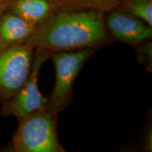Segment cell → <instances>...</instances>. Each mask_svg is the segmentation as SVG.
<instances>
[{"mask_svg":"<svg viewBox=\"0 0 152 152\" xmlns=\"http://www.w3.org/2000/svg\"><path fill=\"white\" fill-rule=\"evenodd\" d=\"M104 11H64L49 16L24 44L47 51L94 48L108 40Z\"/></svg>","mask_w":152,"mask_h":152,"instance_id":"1","label":"cell"},{"mask_svg":"<svg viewBox=\"0 0 152 152\" xmlns=\"http://www.w3.org/2000/svg\"><path fill=\"white\" fill-rule=\"evenodd\" d=\"M54 117L47 109L28 114L20 121L13 138L16 152H64L58 142Z\"/></svg>","mask_w":152,"mask_h":152,"instance_id":"2","label":"cell"},{"mask_svg":"<svg viewBox=\"0 0 152 152\" xmlns=\"http://www.w3.org/2000/svg\"><path fill=\"white\" fill-rule=\"evenodd\" d=\"M94 52L92 48H86L75 52L60 51L52 54L56 71V82L48 99L47 109L54 116L64 107L74 81L85 63Z\"/></svg>","mask_w":152,"mask_h":152,"instance_id":"3","label":"cell"},{"mask_svg":"<svg viewBox=\"0 0 152 152\" xmlns=\"http://www.w3.org/2000/svg\"><path fill=\"white\" fill-rule=\"evenodd\" d=\"M33 49L22 44L0 51L1 99H10L26 81L31 69Z\"/></svg>","mask_w":152,"mask_h":152,"instance_id":"4","label":"cell"},{"mask_svg":"<svg viewBox=\"0 0 152 152\" xmlns=\"http://www.w3.org/2000/svg\"><path fill=\"white\" fill-rule=\"evenodd\" d=\"M49 56V51L37 49L28 77L21 88L7 101L2 108L4 115H13L20 121L25 116L37 110L47 109L48 99L42 96L38 88V77L41 66Z\"/></svg>","mask_w":152,"mask_h":152,"instance_id":"5","label":"cell"},{"mask_svg":"<svg viewBox=\"0 0 152 152\" xmlns=\"http://www.w3.org/2000/svg\"><path fill=\"white\" fill-rule=\"evenodd\" d=\"M106 26L113 37L131 45L143 43L152 37L151 26L122 9L108 16Z\"/></svg>","mask_w":152,"mask_h":152,"instance_id":"6","label":"cell"},{"mask_svg":"<svg viewBox=\"0 0 152 152\" xmlns=\"http://www.w3.org/2000/svg\"><path fill=\"white\" fill-rule=\"evenodd\" d=\"M37 26L30 23L15 14L0 18V51L22 45L34 33Z\"/></svg>","mask_w":152,"mask_h":152,"instance_id":"7","label":"cell"},{"mask_svg":"<svg viewBox=\"0 0 152 152\" xmlns=\"http://www.w3.org/2000/svg\"><path fill=\"white\" fill-rule=\"evenodd\" d=\"M53 7L49 0H17L12 11L30 23L38 26L50 16Z\"/></svg>","mask_w":152,"mask_h":152,"instance_id":"8","label":"cell"},{"mask_svg":"<svg viewBox=\"0 0 152 152\" xmlns=\"http://www.w3.org/2000/svg\"><path fill=\"white\" fill-rule=\"evenodd\" d=\"M55 7L105 11L115 8L122 0H49Z\"/></svg>","mask_w":152,"mask_h":152,"instance_id":"9","label":"cell"},{"mask_svg":"<svg viewBox=\"0 0 152 152\" xmlns=\"http://www.w3.org/2000/svg\"><path fill=\"white\" fill-rule=\"evenodd\" d=\"M122 10L152 26V0H122Z\"/></svg>","mask_w":152,"mask_h":152,"instance_id":"10","label":"cell"},{"mask_svg":"<svg viewBox=\"0 0 152 152\" xmlns=\"http://www.w3.org/2000/svg\"><path fill=\"white\" fill-rule=\"evenodd\" d=\"M144 44L139 46L136 49L138 60L145 66L148 71L151 70V42L145 41Z\"/></svg>","mask_w":152,"mask_h":152,"instance_id":"11","label":"cell"},{"mask_svg":"<svg viewBox=\"0 0 152 152\" xmlns=\"http://www.w3.org/2000/svg\"><path fill=\"white\" fill-rule=\"evenodd\" d=\"M152 136H151V131H150L148 133L147 138H146V142H144V149L147 151H151L152 149Z\"/></svg>","mask_w":152,"mask_h":152,"instance_id":"12","label":"cell"},{"mask_svg":"<svg viewBox=\"0 0 152 152\" xmlns=\"http://www.w3.org/2000/svg\"><path fill=\"white\" fill-rule=\"evenodd\" d=\"M4 9V4L3 2L0 1V18H1V15H2Z\"/></svg>","mask_w":152,"mask_h":152,"instance_id":"13","label":"cell"},{"mask_svg":"<svg viewBox=\"0 0 152 152\" xmlns=\"http://www.w3.org/2000/svg\"><path fill=\"white\" fill-rule=\"evenodd\" d=\"M8 1V0H0V1H1V2H3V3H4L5 1Z\"/></svg>","mask_w":152,"mask_h":152,"instance_id":"14","label":"cell"}]
</instances>
